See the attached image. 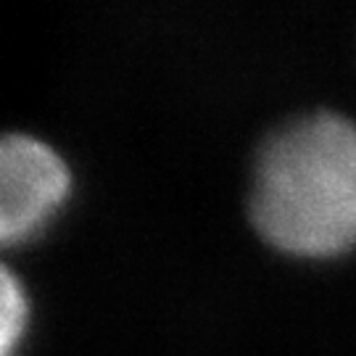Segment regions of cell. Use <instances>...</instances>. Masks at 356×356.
Returning a JSON list of instances; mask_svg holds the SVG:
<instances>
[{"label":"cell","instance_id":"1","mask_svg":"<svg viewBox=\"0 0 356 356\" xmlns=\"http://www.w3.org/2000/svg\"><path fill=\"white\" fill-rule=\"evenodd\" d=\"M248 214L282 254L338 256L356 245V124L309 114L275 132L259 151Z\"/></svg>","mask_w":356,"mask_h":356},{"label":"cell","instance_id":"2","mask_svg":"<svg viewBox=\"0 0 356 356\" xmlns=\"http://www.w3.org/2000/svg\"><path fill=\"white\" fill-rule=\"evenodd\" d=\"M74 193L61 151L29 132H0V251L38 241Z\"/></svg>","mask_w":356,"mask_h":356},{"label":"cell","instance_id":"3","mask_svg":"<svg viewBox=\"0 0 356 356\" xmlns=\"http://www.w3.org/2000/svg\"><path fill=\"white\" fill-rule=\"evenodd\" d=\"M32 296L22 275L0 259V356H22L32 332Z\"/></svg>","mask_w":356,"mask_h":356}]
</instances>
